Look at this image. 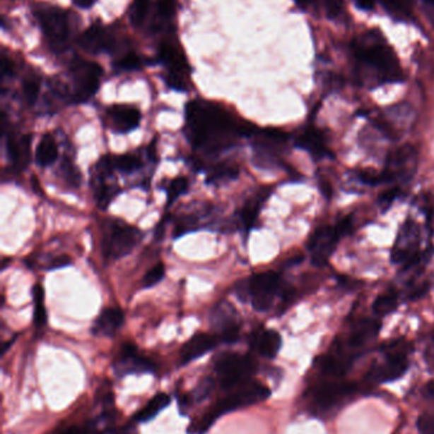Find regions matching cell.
<instances>
[{"label": "cell", "mask_w": 434, "mask_h": 434, "mask_svg": "<svg viewBox=\"0 0 434 434\" xmlns=\"http://www.w3.org/2000/svg\"><path fill=\"white\" fill-rule=\"evenodd\" d=\"M73 1H74V4L79 6V8L87 9V8H90V6H93L96 0H73Z\"/></svg>", "instance_id": "9f6ffc18"}, {"label": "cell", "mask_w": 434, "mask_h": 434, "mask_svg": "<svg viewBox=\"0 0 434 434\" xmlns=\"http://www.w3.org/2000/svg\"><path fill=\"white\" fill-rule=\"evenodd\" d=\"M428 289H429V284H421L419 287H416V289L409 295V299H410V300H418V299H421V297H423V296L427 294Z\"/></svg>", "instance_id": "f907efd6"}, {"label": "cell", "mask_w": 434, "mask_h": 434, "mask_svg": "<svg viewBox=\"0 0 434 434\" xmlns=\"http://www.w3.org/2000/svg\"><path fill=\"white\" fill-rule=\"evenodd\" d=\"M295 146L300 147L303 150L308 151L310 154H312L315 157H326V155H332V152L326 146L325 138L324 135L317 131L310 128L306 133H302L298 136V139L295 140Z\"/></svg>", "instance_id": "603a6c76"}, {"label": "cell", "mask_w": 434, "mask_h": 434, "mask_svg": "<svg viewBox=\"0 0 434 434\" xmlns=\"http://www.w3.org/2000/svg\"><path fill=\"white\" fill-rule=\"evenodd\" d=\"M256 361L251 356L238 353H225L216 362V372L221 386L228 390L249 380L256 371Z\"/></svg>", "instance_id": "5b68a950"}, {"label": "cell", "mask_w": 434, "mask_h": 434, "mask_svg": "<svg viewBox=\"0 0 434 434\" xmlns=\"http://www.w3.org/2000/svg\"><path fill=\"white\" fill-rule=\"evenodd\" d=\"M416 163V150L406 145L389 154L386 169L382 171L383 183L391 182L400 176H413V167Z\"/></svg>", "instance_id": "30bf717a"}, {"label": "cell", "mask_w": 434, "mask_h": 434, "mask_svg": "<svg viewBox=\"0 0 434 434\" xmlns=\"http://www.w3.org/2000/svg\"><path fill=\"white\" fill-rule=\"evenodd\" d=\"M199 229V217L195 215H184L176 221L175 230H173V238L179 239L185 234L192 233L194 230Z\"/></svg>", "instance_id": "f546056e"}, {"label": "cell", "mask_w": 434, "mask_h": 434, "mask_svg": "<svg viewBox=\"0 0 434 434\" xmlns=\"http://www.w3.org/2000/svg\"><path fill=\"white\" fill-rule=\"evenodd\" d=\"M168 221H170V215L165 216V217L160 221V224L157 225V227H156V230H154V239L157 240V241L163 239V236H165V230H166V225Z\"/></svg>", "instance_id": "c3c4849f"}, {"label": "cell", "mask_w": 434, "mask_h": 434, "mask_svg": "<svg viewBox=\"0 0 434 434\" xmlns=\"http://www.w3.org/2000/svg\"><path fill=\"white\" fill-rule=\"evenodd\" d=\"M397 301H399L397 294L394 291H389L383 295L378 296L376 301L373 302L372 308L377 315L385 316V315H389L392 311H395V308H397Z\"/></svg>", "instance_id": "f1b7e54d"}, {"label": "cell", "mask_w": 434, "mask_h": 434, "mask_svg": "<svg viewBox=\"0 0 434 434\" xmlns=\"http://www.w3.org/2000/svg\"><path fill=\"white\" fill-rule=\"evenodd\" d=\"M148 9H149V0H134L130 9L131 25L139 27L147 17Z\"/></svg>", "instance_id": "d6a6232c"}, {"label": "cell", "mask_w": 434, "mask_h": 434, "mask_svg": "<svg viewBox=\"0 0 434 434\" xmlns=\"http://www.w3.org/2000/svg\"><path fill=\"white\" fill-rule=\"evenodd\" d=\"M271 193V188H262L255 197L245 203L242 210L238 212L237 216V227H241L245 233H249L250 230L255 225L257 216L260 214L262 203L268 200L269 195Z\"/></svg>", "instance_id": "2e32d148"}, {"label": "cell", "mask_w": 434, "mask_h": 434, "mask_svg": "<svg viewBox=\"0 0 434 434\" xmlns=\"http://www.w3.org/2000/svg\"><path fill=\"white\" fill-rule=\"evenodd\" d=\"M233 314L235 313L232 306L224 302V306L213 310V316H211V321L214 323V327H217L219 332L218 339L227 344L236 343L240 338V325L237 324Z\"/></svg>", "instance_id": "7c38bea8"}, {"label": "cell", "mask_w": 434, "mask_h": 434, "mask_svg": "<svg viewBox=\"0 0 434 434\" xmlns=\"http://www.w3.org/2000/svg\"><path fill=\"white\" fill-rule=\"evenodd\" d=\"M356 391V385L340 382V384H327L315 391V402L321 408H329L338 403L340 399Z\"/></svg>", "instance_id": "ffe728a7"}, {"label": "cell", "mask_w": 434, "mask_h": 434, "mask_svg": "<svg viewBox=\"0 0 434 434\" xmlns=\"http://www.w3.org/2000/svg\"><path fill=\"white\" fill-rule=\"evenodd\" d=\"M186 135L194 147L205 152L228 149L240 136L257 133L254 125H237L224 108L206 101H192L185 109Z\"/></svg>", "instance_id": "6da1fadb"}, {"label": "cell", "mask_w": 434, "mask_h": 434, "mask_svg": "<svg viewBox=\"0 0 434 434\" xmlns=\"http://www.w3.org/2000/svg\"><path fill=\"white\" fill-rule=\"evenodd\" d=\"M31 143H33V136L31 135H25L20 140H16L14 138H8L7 140V151L8 157L14 165V168L17 169H25L28 163H30V157H31Z\"/></svg>", "instance_id": "44dd1931"}, {"label": "cell", "mask_w": 434, "mask_h": 434, "mask_svg": "<svg viewBox=\"0 0 434 434\" xmlns=\"http://www.w3.org/2000/svg\"><path fill=\"white\" fill-rule=\"evenodd\" d=\"M158 56H160V63L166 65L168 73L184 76H189L190 68L187 65L185 56L175 44H168V42L160 44Z\"/></svg>", "instance_id": "d6986e66"}, {"label": "cell", "mask_w": 434, "mask_h": 434, "mask_svg": "<svg viewBox=\"0 0 434 434\" xmlns=\"http://www.w3.org/2000/svg\"><path fill=\"white\" fill-rule=\"evenodd\" d=\"M426 1H428L429 4H432V6H434V0H426Z\"/></svg>", "instance_id": "680465c9"}, {"label": "cell", "mask_w": 434, "mask_h": 434, "mask_svg": "<svg viewBox=\"0 0 434 434\" xmlns=\"http://www.w3.org/2000/svg\"><path fill=\"white\" fill-rule=\"evenodd\" d=\"M141 239L143 233L138 227L117 219L107 220L102 227L103 255L112 260L124 258L134 251Z\"/></svg>", "instance_id": "3957f363"}, {"label": "cell", "mask_w": 434, "mask_h": 434, "mask_svg": "<svg viewBox=\"0 0 434 434\" xmlns=\"http://www.w3.org/2000/svg\"><path fill=\"white\" fill-rule=\"evenodd\" d=\"M39 95L40 83L33 78L27 79L26 82L23 83V97H25L27 103L30 106H33L36 101L39 100Z\"/></svg>", "instance_id": "8d00e7d4"}, {"label": "cell", "mask_w": 434, "mask_h": 434, "mask_svg": "<svg viewBox=\"0 0 434 434\" xmlns=\"http://www.w3.org/2000/svg\"><path fill=\"white\" fill-rule=\"evenodd\" d=\"M189 189V181L185 176H177L171 181L168 188H167V197H168V206L172 205L173 202L179 198L180 195H184Z\"/></svg>", "instance_id": "1f68e13d"}, {"label": "cell", "mask_w": 434, "mask_h": 434, "mask_svg": "<svg viewBox=\"0 0 434 434\" xmlns=\"http://www.w3.org/2000/svg\"><path fill=\"white\" fill-rule=\"evenodd\" d=\"M0 70H1V76H12L13 74V64L8 59V57H1V64H0Z\"/></svg>", "instance_id": "681fc988"}, {"label": "cell", "mask_w": 434, "mask_h": 434, "mask_svg": "<svg viewBox=\"0 0 434 434\" xmlns=\"http://www.w3.org/2000/svg\"><path fill=\"white\" fill-rule=\"evenodd\" d=\"M359 9L362 11H373L375 0H354Z\"/></svg>", "instance_id": "f5cc1de1"}, {"label": "cell", "mask_w": 434, "mask_h": 434, "mask_svg": "<svg viewBox=\"0 0 434 434\" xmlns=\"http://www.w3.org/2000/svg\"><path fill=\"white\" fill-rule=\"evenodd\" d=\"M71 80L73 93L71 101L83 103L96 95L100 87V79L102 76V68L97 63L87 61L83 59H76L71 64Z\"/></svg>", "instance_id": "8992f818"}, {"label": "cell", "mask_w": 434, "mask_h": 434, "mask_svg": "<svg viewBox=\"0 0 434 434\" xmlns=\"http://www.w3.org/2000/svg\"><path fill=\"white\" fill-rule=\"evenodd\" d=\"M251 344L265 358H275L281 346V338L275 330H262L254 334Z\"/></svg>", "instance_id": "7402d4cb"}, {"label": "cell", "mask_w": 434, "mask_h": 434, "mask_svg": "<svg viewBox=\"0 0 434 434\" xmlns=\"http://www.w3.org/2000/svg\"><path fill=\"white\" fill-rule=\"evenodd\" d=\"M114 44V37L98 23L90 25L79 38V44L82 46V49L90 54H100L103 51L111 50Z\"/></svg>", "instance_id": "4fadbf2b"}, {"label": "cell", "mask_w": 434, "mask_h": 434, "mask_svg": "<svg viewBox=\"0 0 434 434\" xmlns=\"http://www.w3.org/2000/svg\"><path fill=\"white\" fill-rule=\"evenodd\" d=\"M406 370H408L406 357L401 353H397V354H391L383 365L378 366L370 372V378L380 382H389L396 378H401Z\"/></svg>", "instance_id": "e0dca14e"}, {"label": "cell", "mask_w": 434, "mask_h": 434, "mask_svg": "<svg viewBox=\"0 0 434 434\" xmlns=\"http://www.w3.org/2000/svg\"><path fill=\"white\" fill-rule=\"evenodd\" d=\"M294 1L302 8H308V6H316L321 3V0H294Z\"/></svg>", "instance_id": "11a10c76"}, {"label": "cell", "mask_w": 434, "mask_h": 434, "mask_svg": "<svg viewBox=\"0 0 434 434\" xmlns=\"http://www.w3.org/2000/svg\"><path fill=\"white\" fill-rule=\"evenodd\" d=\"M114 164H115V169L122 171L124 174H131L141 168V159L135 155H130V154L114 157Z\"/></svg>", "instance_id": "4dcf8cb0"}, {"label": "cell", "mask_w": 434, "mask_h": 434, "mask_svg": "<svg viewBox=\"0 0 434 434\" xmlns=\"http://www.w3.org/2000/svg\"><path fill=\"white\" fill-rule=\"evenodd\" d=\"M418 429L421 434H434V413L421 416L418 421Z\"/></svg>", "instance_id": "ee69618b"}, {"label": "cell", "mask_w": 434, "mask_h": 434, "mask_svg": "<svg viewBox=\"0 0 434 434\" xmlns=\"http://www.w3.org/2000/svg\"><path fill=\"white\" fill-rule=\"evenodd\" d=\"M321 4L329 18H338L344 11V0H321Z\"/></svg>", "instance_id": "ab89813d"}, {"label": "cell", "mask_w": 434, "mask_h": 434, "mask_svg": "<svg viewBox=\"0 0 434 434\" xmlns=\"http://www.w3.org/2000/svg\"><path fill=\"white\" fill-rule=\"evenodd\" d=\"M71 259L68 255H61V257H57V258L52 259L50 265H46L45 270H49V271L59 270V268H64V267L71 265Z\"/></svg>", "instance_id": "7dc6e473"}, {"label": "cell", "mask_w": 434, "mask_h": 434, "mask_svg": "<svg viewBox=\"0 0 434 434\" xmlns=\"http://www.w3.org/2000/svg\"><path fill=\"white\" fill-rule=\"evenodd\" d=\"M40 23L52 49L63 50L69 40V22L63 11L55 8L42 9L39 14Z\"/></svg>", "instance_id": "ba28073f"}, {"label": "cell", "mask_w": 434, "mask_h": 434, "mask_svg": "<svg viewBox=\"0 0 434 434\" xmlns=\"http://www.w3.org/2000/svg\"><path fill=\"white\" fill-rule=\"evenodd\" d=\"M33 302H35V313L33 323L37 327H44L47 321L45 308V291L41 284H36L33 291Z\"/></svg>", "instance_id": "4316f807"}, {"label": "cell", "mask_w": 434, "mask_h": 434, "mask_svg": "<svg viewBox=\"0 0 434 434\" xmlns=\"http://www.w3.org/2000/svg\"><path fill=\"white\" fill-rule=\"evenodd\" d=\"M166 275V268L163 263L153 265L149 271L146 273V276L143 278V286L144 289H151L156 284H160V281L165 278Z\"/></svg>", "instance_id": "836d02e7"}, {"label": "cell", "mask_w": 434, "mask_h": 434, "mask_svg": "<svg viewBox=\"0 0 434 434\" xmlns=\"http://www.w3.org/2000/svg\"><path fill=\"white\" fill-rule=\"evenodd\" d=\"M170 403H171V397H168L167 394H163V392L157 394V395L147 404V406L143 408V409L135 416V421L141 423L152 421V419H154L156 416L160 414L162 410L167 408V406L170 405Z\"/></svg>", "instance_id": "d4e9b609"}, {"label": "cell", "mask_w": 434, "mask_h": 434, "mask_svg": "<svg viewBox=\"0 0 434 434\" xmlns=\"http://www.w3.org/2000/svg\"><path fill=\"white\" fill-rule=\"evenodd\" d=\"M281 276L276 272H262L247 279L250 300L256 311H268L281 289Z\"/></svg>", "instance_id": "52a82bcc"}, {"label": "cell", "mask_w": 434, "mask_h": 434, "mask_svg": "<svg viewBox=\"0 0 434 434\" xmlns=\"http://www.w3.org/2000/svg\"><path fill=\"white\" fill-rule=\"evenodd\" d=\"M240 173L238 167L235 164H218L211 168L206 183L208 184H219V183L228 182L236 179Z\"/></svg>", "instance_id": "484cf974"}, {"label": "cell", "mask_w": 434, "mask_h": 434, "mask_svg": "<svg viewBox=\"0 0 434 434\" xmlns=\"http://www.w3.org/2000/svg\"><path fill=\"white\" fill-rule=\"evenodd\" d=\"M270 397V390L265 385L260 384L257 381H246L243 384L237 386L236 390L230 394L228 397L219 400L216 406H213L195 427L192 426V433L204 434L208 429L211 428L214 423L217 422L218 418L235 411V410L251 406L257 403H262Z\"/></svg>", "instance_id": "7a4b0ae2"}, {"label": "cell", "mask_w": 434, "mask_h": 434, "mask_svg": "<svg viewBox=\"0 0 434 434\" xmlns=\"http://www.w3.org/2000/svg\"><path fill=\"white\" fill-rule=\"evenodd\" d=\"M60 434H93L90 432L88 429L78 428V427H73V428H68L64 432H61Z\"/></svg>", "instance_id": "db71d44e"}, {"label": "cell", "mask_w": 434, "mask_h": 434, "mask_svg": "<svg viewBox=\"0 0 434 434\" xmlns=\"http://www.w3.org/2000/svg\"><path fill=\"white\" fill-rule=\"evenodd\" d=\"M433 337H434V334H433Z\"/></svg>", "instance_id": "91938a15"}, {"label": "cell", "mask_w": 434, "mask_h": 434, "mask_svg": "<svg viewBox=\"0 0 434 434\" xmlns=\"http://www.w3.org/2000/svg\"><path fill=\"white\" fill-rule=\"evenodd\" d=\"M380 323L377 321L365 320L357 327V330L353 333L351 338V346H362L364 342L375 337L380 330Z\"/></svg>", "instance_id": "83f0119b"}, {"label": "cell", "mask_w": 434, "mask_h": 434, "mask_svg": "<svg viewBox=\"0 0 434 434\" xmlns=\"http://www.w3.org/2000/svg\"><path fill=\"white\" fill-rule=\"evenodd\" d=\"M213 389H214V380L211 378H203L192 392V397L195 402H203L209 397Z\"/></svg>", "instance_id": "74e56055"}, {"label": "cell", "mask_w": 434, "mask_h": 434, "mask_svg": "<svg viewBox=\"0 0 434 434\" xmlns=\"http://www.w3.org/2000/svg\"><path fill=\"white\" fill-rule=\"evenodd\" d=\"M217 337L211 335V334H197L194 335L192 339L186 342L182 349H181V361L182 363L186 365L192 361L203 357L204 354L211 352V349H214L217 346Z\"/></svg>", "instance_id": "9a60e30c"}, {"label": "cell", "mask_w": 434, "mask_h": 434, "mask_svg": "<svg viewBox=\"0 0 434 434\" xmlns=\"http://www.w3.org/2000/svg\"><path fill=\"white\" fill-rule=\"evenodd\" d=\"M339 236L335 227H324L317 229L310 239V252L312 265L322 267L327 263L338 244Z\"/></svg>", "instance_id": "9c48e42d"}, {"label": "cell", "mask_w": 434, "mask_h": 434, "mask_svg": "<svg viewBox=\"0 0 434 434\" xmlns=\"http://www.w3.org/2000/svg\"><path fill=\"white\" fill-rule=\"evenodd\" d=\"M115 371L119 376L128 373H144L154 371V365L149 359L141 357L135 346L125 344L116 359Z\"/></svg>", "instance_id": "8fae6325"}, {"label": "cell", "mask_w": 434, "mask_h": 434, "mask_svg": "<svg viewBox=\"0 0 434 434\" xmlns=\"http://www.w3.org/2000/svg\"><path fill=\"white\" fill-rule=\"evenodd\" d=\"M124 320H125V315L120 308H105L95 321L92 327V332L96 335L114 337L116 332L122 327Z\"/></svg>", "instance_id": "ac0fdd59"}, {"label": "cell", "mask_w": 434, "mask_h": 434, "mask_svg": "<svg viewBox=\"0 0 434 434\" xmlns=\"http://www.w3.org/2000/svg\"><path fill=\"white\" fill-rule=\"evenodd\" d=\"M335 227V230H336V233H338L340 238H343L345 235H348V234L351 233V227H353L351 216H348V217H345L343 220L339 221L338 224H336V227Z\"/></svg>", "instance_id": "bcb514c9"}, {"label": "cell", "mask_w": 434, "mask_h": 434, "mask_svg": "<svg viewBox=\"0 0 434 434\" xmlns=\"http://www.w3.org/2000/svg\"><path fill=\"white\" fill-rule=\"evenodd\" d=\"M109 117L114 131L128 133L139 126L141 114L139 109L130 106H114L109 109Z\"/></svg>", "instance_id": "5bb4252c"}, {"label": "cell", "mask_w": 434, "mask_h": 434, "mask_svg": "<svg viewBox=\"0 0 434 434\" xmlns=\"http://www.w3.org/2000/svg\"><path fill=\"white\" fill-rule=\"evenodd\" d=\"M319 192L322 193V195H324L325 198H330L332 195V184L327 182L326 179H321V181H319Z\"/></svg>", "instance_id": "816d5d0a"}, {"label": "cell", "mask_w": 434, "mask_h": 434, "mask_svg": "<svg viewBox=\"0 0 434 434\" xmlns=\"http://www.w3.org/2000/svg\"><path fill=\"white\" fill-rule=\"evenodd\" d=\"M345 366L343 362H340L338 359L332 358V357H326L321 361V367L324 371L332 375H341L344 373Z\"/></svg>", "instance_id": "60d3db41"}, {"label": "cell", "mask_w": 434, "mask_h": 434, "mask_svg": "<svg viewBox=\"0 0 434 434\" xmlns=\"http://www.w3.org/2000/svg\"><path fill=\"white\" fill-rule=\"evenodd\" d=\"M59 155L58 144L52 135H45L36 149V163L46 168L57 162Z\"/></svg>", "instance_id": "cb8c5ba5"}, {"label": "cell", "mask_w": 434, "mask_h": 434, "mask_svg": "<svg viewBox=\"0 0 434 434\" xmlns=\"http://www.w3.org/2000/svg\"><path fill=\"white\" fill-rule=\"evenodd\" d=\"M426 392H427L429 397H434V381L433 382H429V384L427 385V387H426Z\"/></svg>", "instance_id": "6f0895ef"}, {"label": "cell", "mask_w": 434, "mask_h": 434, "mask_svg": "<svg viewBox=\"0 0 434 434\" xmlns=\"http://www.w3.org/2000/svg\"><path fill=\"white\" fill-rule=\"evenodd\" d=\"M359 179L368 186H376V184L383 183L382 173H376L373 170H360Z\"/></svg>", "instance_id": "b9f144b4"}, {"label": "cell", "mask_w": 434, "mask_h": 434, "mask_svg": "<svg viewBox=\"0 0 434 434\" xmlns=\"http://www.w3.org/2000/svg\"><path fill=\"white\" fill-rule=\"evenodd\" d=\"M382 3L386 9L395 16L406 17L411 13L410 0H382Z\"/></svg>", "instance_id": "d590c367"}, {"label": "cell", "mask_w": 434, "mask_h": 434, "mask_svg": "<svg viewBox=\"0 0 434 434\" xmlns=\"http://www.w3.org/2000/svg\"><path fill=\"white\" fill-rule=\"evenodd\" d=\"M400 195V189L389 188L383 192L382 195H380V203L382 207H389L392 202L395 201L396 198Z\"/></svg>", "instance_id": "f6af8a7d"}, {"label": "cell", "mask_w": 434, "mask_h": 434, "mask_svg": "<svg viewBox=\"0 0 434 434\" xmlns=\"http://www.w3.org/2000/svg\"><path fill=\"white\" fill-rule=\"evenodd\" d=\"M356 55L360 63L380 71L385 80L394 82L401 78L394 51L382 42H359L356 44Z\"/></svg>", "instance_id": "277c9868"}, {"label": "cell", "mask_w": 434, "mask_h": 434, "mask_svg": "<svg viewBox=\"0 0 434 434\" xmlns=\"http://www.w3.org/2000/svg\"><path fill=\"white\" fill-rule=\"evenodd\" d=\"M141 61L139 56H136L133 52L127 54L116 63V69L124 70V71H133L141 68Z\"/></svg>", "instance_id": "f35d334b"}, {"label": "cell", "mask_w": 434, "mask_h": 434, "mask_svg": "<svg viewBox=\"0 0 434 434\" xmlns=\"http://www.w3.org/2000/svg\"><path fill=\"white\" fill-rule=\"evenodd\" d=\"M157 8L160 17L171 18L176 11V0H158Z\"/></svg>", "instance_id": "7bdbcfd3"}, {"label": "cell", "mask_w": 434, "mask_h": 434, "mask_svg": "<svg viewBox=\"0 0 434 434\" xmlns=\"http://www.w3.org/2000/svg\"><path fill=\"white\" fill-rule=\"evenodd\" d=\"M60 171L61 176H64L65 181L71 184V187L78 188L81 184V174L77 168L71 164V160L64 159L63 163L60 164Z\"/></svg>", "instance_id": "e575fe53"}]
</instances>
